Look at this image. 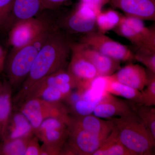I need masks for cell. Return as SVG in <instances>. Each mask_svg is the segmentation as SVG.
<instances>
[{
    "label": "cell",
    "mask_w": 155,
    "mask_h": 155,
    "mask_svg": "<svg viewBox=\"0 0 155 155\" xmlns=\"http://www.w3.org/2000/svg\"><path fill=\"white\" fill-rule=\"evenodd\" d=\"M98 103L92 102L81 98L69 106V113L72 116H84L93 113Z\"/></svg>",
    "instance_id": "484cf974"
},
{
    "label": "cell",
    "mask_w": 155,
    "mask_h": 155,
    "mask_svg": "<svg viewBox=\"0 0 155 155\" xmlns=\"http://www.w3.org/2000/svg\"><path fill=\"white\" fill-rule=\"evenodd\" d=\"M14 0H0V30H5Z\"/></svg>",
    "instance_id": "f1b7e54d"
},
{
    "label": "cell",
    "mask_w": 155,
    "mask_h": 155,
    "mask_svg": "<svg viewBox=\"0 0 155 155\" xmlns=\"http://www.w3.org/2000/svg\"><path fill=\"white\" fill-rule=\"evenodd\" d=\"M32 136L0 142L1 155H25L27 143Z\"/></svg>",
    "instance_id": "d4e9b609"
},
{
    "label": "cell",
    "mask_w": 155,
    "mask_h": 155,
    "mask_svg": "<svg viewBox=\"0 0 155 155\" xmlns=\"http://www.w3.org/2000/svg\"><path fill=\"white\" fill-rule=\"evenodd\" d=\"M3 81H4V80L0 79V89H1V87H2V85Z\"/></svg>",
    "instance_id": "836d02e7"
},
{
    "label": "cell",
    "mask_w": 155,
    "mask_h": 155,
    "mask_svg": "<svg viewBox=\"0 0 155 155\" xmlns=\"http://www.w3.org/2000/svg\"><path fill=\"white\" fill-rule=\"evenodd\" d=\"M73 42L69 34L59 28L56 23L53 24L46 40L35 59L28 76L19 91L12 97V102L37 81L65 68Z\"/></svg>",
    "instance_id": "6da1fadb"
},
{
    "label": "cell",
    "mask_w": 155,
    "mask_h": 155,
    "mask_svg": "<svg viewBox=\"0 0 155 155\" xmlns=\"http://www.w3.org/2000/svg\"><path fill=\"white\" fill-rule=\"evenodd\" d=\"M66 0H41L44 10L56 9Z\"/></svg>",
    "instance_id": "4dcf8cb0"
},
{
    "label": "cell",
    "mask_w": 155,
    "mask_h": 155,
    "mask_svg": "<svg viewBox=\"0 0 155 155\" xmlns=\"http://www.w3.org/2000/svg\"><path fill=\"white\" fill-rule=\"evenodd\" d=\"M137 48L136 51L134 53L135 61L143 64L148 70L155 74V52Z\"/></svg>",
    "instance_id": "83f0119b"
},
{
    "label": "cell",
    "mask_w": 155,
    "mask_h": 155,
    "mask_svg": "<svg viewBox=\"0 0 155 155\" xmlns=\"http://www.w3.org/2000/svg\"><path fill=\"white\" fill-rule=\"evenodd\" d=\"M6 57V55L5 51L0 46V72L3 71Z\"/></svg>",
    "instance_id": "d6a6232c"
},
{
    "label": "cell",
    "mask_w": 155,
    "mask_h": 155,
    "mask_svg": "<svg viewBox=\"0 0 155 155\" xmlns=\"http://www.w3.org/2000/svg\"><path fill=\"white\" fill-rule=\"evenodd\" d=\"M109 3L127 17L143 20H155V0H109Z\"/></svg>",
    "instance_id": "4fadbf2b"
},
{
    "label": "cell",
    "mask_w": 155,
    "mask_h": 155,
    "mask_svg": "<svg viewBox=\"0 0 155 155\" xmlns=\"http://www.w3.org/2000/svg\"><path fill=\"white\" fill-rule=\"evenodd\" d=\"M39 139L35 134L29 139L25 155H41V146L39 143Z\"/></svg>",
    "instance_id": "f546056e"
},
{
    "label": "cell",
    "mask_w": 155,
    "mask_h": 155,
    "mask_svg": "<svg viewBox=\"0 0 155 155\" xmlns=\"http://www.w3.org/2000/svg\"><path fill=\"white\" fill-rule=\"evenodd\" d=\"M43 11L41 0H14L5 30L21 20L36 17Z\"/></svg>",
    "instance_id": "d6986e66"
},
{
    "label": "cell",
    "mask_w": 155,
    "mask_h": 155,
    "mask_svg": "<svg viewBox=\"0 0 155 155\" xmlns=\"http://www.w3.org/2000/svg\"><path fill=\"white\" fill-rule=\"evenodd\" d=\"M53 22L44 17H35L15 23L9 30V43L12 48L28 44Z\"/></svg>",
    "instance_id": "8fae6325"
},
{
    "label": "cell",
    "mask_w": 155,
    "mask_h": 155,
    "mask_svg": "<svg viewBox=\"0 0 155 155\" xmlns=\"http://www.w3.org/2000/svg\"><path fill=\"white\" fill-rule=\"evenodd\" d=\"M54 22L28 44L13 49L6 56L3 71L12 89L23 83L27 78L37 55L46 40Z\"/></svg>",
    "instance_id": "3957f363"
},
{
    "label": "cell",
    "mask_w": 155,
    "mask_h": 155,
    "mask_svg": "<svg viewBox=\"0 0 155 155\" xmlns=\"http://www.w3.org/2000/svg\"><path fill=\"white\" fill-rule=\"evenodd\" d=\"M132 110L141 119L155 138V109L140 103L129 101Z\"/></svg>",
    "instance_id": "cb8c5ba5"
},
{
    "label": "cell",
    "mask_w": 155,
    "mask_h": 155,
    "mask_svg": "<svg viewBox=\"0 0 155 155\" xmlns=\"http://www.w3.org/2000/svg\"><path fill=\"white\" fill-rule=\"evenodd\" d=\"M146 88L141 91V104L146 106L155 105V74L148 70Z\"/></svg>",
    "instance_id": "4316f807"
},
{
    "label": "cell",
    "mask_w": 155,
    "mask_h": 155,
    "mask_svg": "<svg viewBox=\"0 0 155 155\" xmlns=\"http://www.w3.org/2000/svg\"><path fill=\"white\" fill-rule=\"evenodd\" d=\"M34 135L33 127L28 119L18 109L13 107L2 141Z\"/></svg>",
    "instance_id": "ac0fdd59"
},
{
    "label": "cell",
    "mask_w": 155,
    "mask_h": 155,
    "mask_svg": "<svg viewBox=\"0 0 155 155\" xmlns=\"http://www.w3.org/2000/svg\"><path fill=\"white\" fill-rule=\"evenodd\" d=\"M30 122L35 131L45 119L58 118L69 125L70 115L67 106L62 102H52L38 98L31 99L23 102L17 108Z\"/></svg>",
    "instance_id": "5b68a950"
},
{
    "label": "cell",
    "mask_w": 155,
    "mask_h": 155,
    "mask_svg": "<svg viewBox=\"0 0 155 155\" xmlns=\"http://www.w3.org/2000/svg\"><path fill=\"white\" fill-rule=\"evenodd\" d=\"M123 15L114 10L101 11L97 14V28L98 31L103 34L114 30L119 25Z\"/></svg>",
    "instance_id": "603a6c76"
},
{
    "label": "cell",
    "mask_w": 155,
    "mask_h": 155,
    "mask_svg": "<svg viewBox=\"0 0 155 155\" xmlns=\"http://www.w3.org/2000/svg\"><path fill=\"white\" fill-rule=\"evenodd\" d=\"M71 54V60L67 70L77 81L78 85L98 75L95 68L82 54L77 42L72 44Z\"/></svg>",
    "instance_id": "7c38bea8"
},
{
    "label": "cell",
    "mask_w": 155,
    "mask_h": 155,
    "mask_svg": "<svg viewBox=\"0 0 155 155\" xmlns=\"http://www.w3.org/2000/svg\"><path fill=\"white\" fill-rule=\"evenodd\" d=\"M100 11L81 2L76 8L57 24L59 28L69 34H85L96 31L97 15Z\"/></svg>",
    "instance_id": "9c48e42d"
},
{
    "label": "cell",
    "mask_w": 155,
    "mask_h": 155,
    "mask_svg": "<svg viewBox=\"0 0 155 155\" xmlns=\"http://www.w3.org/2000/svg\"><path fill=\"white\" fill-rule=\"evenodd\" d=\"M113 30L137 48L155 52V28L146 27L142 19L123 15L119 25Z\"/></svg>",
    "instance_id": "52a82bcc"
},
{
    "label": "cell",
    "mask_w": 155,
    "mask_h": 155,
    "mask_svg": "<svg viewBox=\"0 0 155 155\" xmlns=\"http://www.w3.org/2000/svg\"><path fill=\"white\" fill-rule=\"evenodd\" d=\"M78 86V82L65 68L48 75L30 86L18 99L13 102L18 108L31 99L58 102L65 101Z\"/></svg>",
    "instance_id": "7a4b0ae2"
},
{
    "label": "cell",
    "mask_w": 155,
    "mask_h": 155,
    "mask_svg": "<svg viewBox=\"0 0 155 155\" xmlns=\"http://www.w3.org/2000/svg\"><path fill=\"white\" fill-rule=\"evenodd\" d=\"M111 79L141 91L144 89L148 81L147 71L138 64L130 63L122 67L113 75Z\"/></svg>",
    "instance_id": "2e32d148"
},
{
    "label": "cell",
    "mask_w": 155,
    "mask_h": 155,
    "mask_svg": "<svg viewBox=\"0 0 155 155\" xmlns=\"http://www.w3.org/2000/svg\"><path fill=\"white\" fill-rule=\"evenodd\" d=\"M80 42L91 47L105 55L121 62L135 61L134 54L125 45L115 41L110 38L98 31L84 34Z\"/></svg>",
    "instance_id": "ba28073f"
},
{
    "label": "cell",
    "mask_w": 155,
    "mask_h": 155,
    "mask_svg": "<svg viewBox=\"0 0 155 155\" xmlns=\"http://www.w3.org/2000/svg\"><path fill=\"white\" fill-rule=\"evenodd\" d=\"M77 43L82 54L95 68L98 75L109 76L121 68L120 61L103 54L87 45L80 42Z\"/></svg>",
    "instance_id": "5bb4252c"
},
{
    "label": "cell",
    "mask_w": 155,
    "mask_h": 155,
    "mask_svg": "<svg viewBox=\"0 0 155 155\" xmlns=\"http://www.w3.org/2000/svg\"><path fill=\"white\" fill-rule=\"evenodd\" d=\"M68 126L97 135L108 136L114 127V124L109 119L104 120L90 114L84 116H70Z\"/></svg>",
    "instance_id": "e0dca14e"
},
{
    "label": "cell",
    "mask_w": 155,
    "mask_h": 155,
    "mask_svg": "<svg viewBox=\"0 0 155 155\" xmlns=\"http://www.w3.org/2000/svg\"><path fill=\"white\" fill-rule=\"evenodd\" d=\"M81 2L91 6L98 11H101L103 6L109 3V0H80Z\"/></svg>",
    "instance_id": "1f68e13d"
},
{
    "label": "cell",
    "mask_w": 155,
    "mask_h": 155,
    "mask_svg": "<svg viewBox=\"0 0 155 155\" xmlns=\"http://www.w3.org/2000/svg\"><path fill=\"white\" fill-rule=\"evenodd\" d=\"M132 112L129 101L126 102L119 99L106 91L93 113L97 117L108 119L121 117Z\"/></svg>",
    "instance_id": "9a60e30c"
},
{
    "label": "cell",
    "mask_w": 155,
    "mask_h": 155,
    "mask_svg": "<svg viewBox=\"0 0 155 155\" xmlns=\"http://www.w3.org/2000/svg\"><path fill=\"white\" fill-rule=\"evenodd\" d=\"M69 134L68 125L62 120L55 118L45 120L34 132L43 143L41 155H60Z\"/></svg>",
    "instance_id": "8992f818"
},
{
    "label": "cell",
    "mask_w": 155,
    "mask_h": 155,
    "mask_svg": "<svg viewBox=\"0 0 155 155\" xmlns=\"http://www.w3.org/2000/svg\"><path fill=\"white\" fill-rule=\"evenodd\" d=\"M105 91L109 93L125 98L128 101L141 103V91L127 85L113 80L107 76Z\"/></svg>",
    "instance_id": "7402d4cb"
},
{
    "label": "cell",
    "mask_w": 155,
    "mask_h": 155,
    "mask_svg": "<svg viewBox=\"0 0 155 155\" xmlns=\"http://www.w3.org/2000/svg\"><path fill=\"white\" fill-rule=\"evenodd\" d=\"M13 89L7 79L0 89V142L3 141L6 125L13 109Z\"/></svg>",
    "instance_id": "ffe728a7"
},
{
    "label": "cell",
    "mask_w": 155,
    "mask_h": 155,
    "mask_svg": "<svg viewBox=\"0 0 155 155\" xmlns=\"http://www.w3.org/2000/svg\"><path fill=\"white\" fill-rule=\"evenodd\" d=\"M0 155H1V153H0Z\"/></svg>",
    "instance_id": "e575fe53"
},
{
    "label": "cell",
    "mask_w": 155,
    "mask_h": 155,
    "mask_svg": "<svg viewBox=\"0 0 155 155\" xmlns=\"http://www.w3.org/2000/svg\"><path fill=\"white\" fill-rule=\"evenodd\" d=\"M92 155H131L120 139L117 128L114 125L112 131L99 148Z\"/></svg>",
    "instance_id": "44dd1931"
},
{
    "label": "cell",
    "mask_w": 155,
    "mask_h": 155,
    "mask_svg": "<svg viewBox=\"0 0 155 155\" xmlns=\"http://www.w3.org/2000/svg\"><path fill=\"white\" fill-rule=\"evenodd\" d=\"M69 128V136L60 155H92L108 136L97 135L79 128Z\"/></svg>",
    "instance_id": "30bf717a"
},
{
    "label": "cell",
    "mask_w": 155,
    "mask_h": 155,
    "mask_svg": "<svg viewBox=\"0 0 155 155\" xmlns=\"http://www.w3.org/2000/svg\"><path fill=\"white\" fill-rule=\"evenodd\" d=\"M107 119L113 122L121 142L131 155L152 154L155 138L135 113Z\"/></svg>",
    "instance_id": "277c9868"
}]
</instances>
